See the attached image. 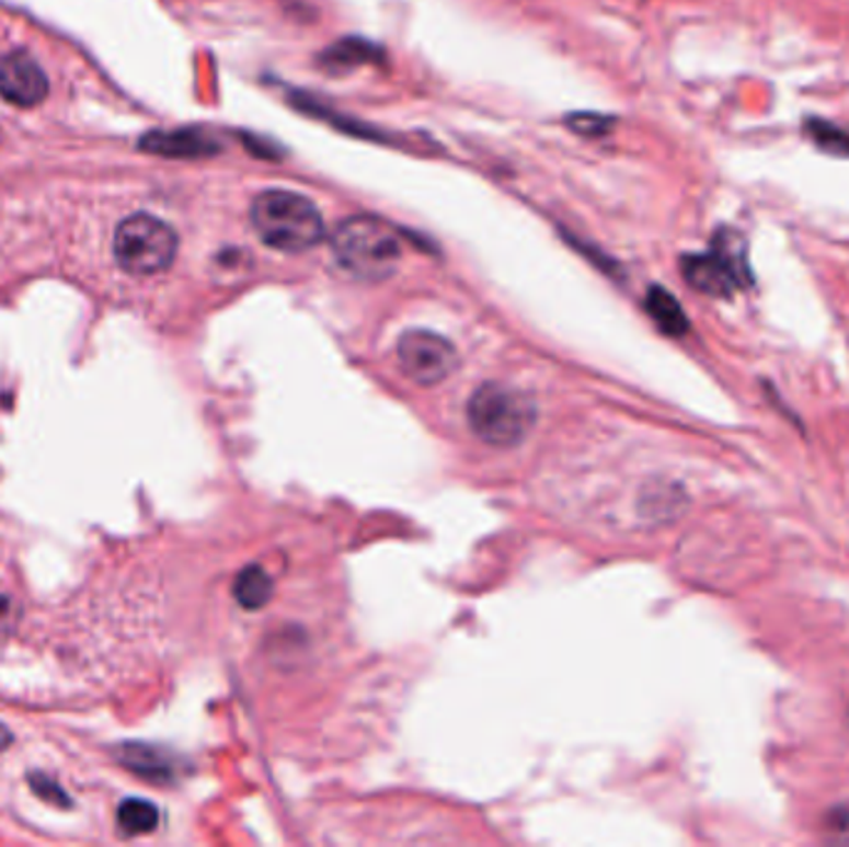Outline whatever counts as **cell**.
I'll list each match as a JSON object with an SVG mask.
<instances>
[{
    "mask_svg": "<svg viewBox=\"0 0 849 847\" xmlns=\"http://www.w3.org/2000/svg\"><path fill=\"white\" fill-rule=\"evenodd\" d=\"M18 623H21V604L11 592L0 590V639L13 634Z\"/></svg>",
    "mask_w": 849,
    "mask_h": 847,
    "instance_id": "obj_16",
    "label": "cell"
},
{
    "mask_svg": "<svg viewBox=\"0 0 849 847\" xmlns=\"http://www.w3.org/2000/svg\"><path fill=\"white\" fill-rule=\"evenodd\" d=\"M272 592H274L272 576L261 570V566H246L234 582V597L241 607L249 611H256L264 607V604L272 599Z\"/></svg>",
    "mask_w": 849,
    "mask_h": 847,
    "instance_id": "obj_13",
    "label": "cell"
},
{
    "mask_svg": "<svg viewBox=\"0 0 849 847\" xmlns=\"http://www.w3.org/2000/svg\"><path fill=\"white\" fill-rule=\"evenodd\" d=\"M142 147L164 157H209L219 152V145L207 137L202 129H176V133H160L142 139Z\"/></svg>",
    "mask_w": 849,
    "mask_h": 847,
    "instance_id": "obj_8",
    "label": "cell"
},
{
    "mask_svg": "<svg viewBox=\"0 0 849 847\" xmlns=\"http://www.w3.org/2000/svg\"><path fill=\"white\" fill-rule=\"evenodd\" d=\"M331 249L339 264L363 282H382L403 262V234L376 217H351L331 234Z\"/></svg>",
    "mask_w": 849,
    "mask_h": 847,
    "instance_id": "obj_1",
    "label": "cell"
},
{
    "mask_svg": "<svg viewBox=\"0 0 849 847\" xmlns=\"http://www.w3.org/2000/svg\"><path fill=\"white\" fill-rule=\"evenodd\" d=\"M680 274L696 291L715 296V299H731L735 291L753 284L748 244L741 231L721 227L713 234L711 249L680 259Z\"/></svg>",
    "mask_w": 849,
    "mask_h": 847,
    "instance_id": "obj_3",
    "label": "cell"
},
{
    "mask_svg": "<svg viewBox=\"0 0 849 847\" xmlns=\"http://www.w3.org/2000/svg\"><path fill=\"white\" fill-rule=\"evenodd\" d=\"M119 760L125 763L129 770L139 772L149 780H167L172 778V760L167 753L157 751L152 746H125L117 753Z\"/></svg>",
    "mask_w": 849,
    "mask_h": 847,
    "instance_id": "obj_11",
    "label": "cell"
},
{
    "mask_svg": "<svg viewBox=\"0 0 849 847\" xmlns=\"http://www.w3.org/2000/svg\"><path fill=\"white\" fill-rule=\"evenodd\" d=\"M176 254V234L167 221L133 214L115 234V259L129 274L152 276L170 268Z\"/></svg>",
    "mask_w": 849,
    "mask_h": 847,
    "instance_id": "obj_5",
    "label": "cell"
},
{
    "mask_svg": "<svg viewBox=\"0 0 849 847\" xmlns=\"http://www.w3.org/2000/svg\"><path fill=\"white\" fill-rule=\"evenodd\" d=\"M802 133H805L810 142H813L817 150H823L825 154L842 157V160L849 157V129L839 127L835 123H827V119L807 117L805 123H802Z\"/></svg>",
    "mask_w": 849,
    "mask_h": 847,
    "instance_id": "obj_12",
    "label": "cell"
},
{
    "mask_svg": "<svg viewBox=\"0 0 849 847\" xmlns=\"http://www.w3.org/2000/svg\"><path fill=\"white\" fill-rule=\"evenodd\" d=\"M569 127L574 129V133L578 135H586V137H601L611 129L613 119L604 117V115H592V113H578V115H572L566 119Z\"/></svg>",
    "mask_w": 849,
    "mask_h": 847,
    "instance_id": "obj_15",
    "label": "cell"
},
{
    "mask_svg": "<svg viewBox=\"0 0 849 847\" xmlns=\"http://www.w3.org/2000/svg\"><path fill=\"white\" fill-rule=\"evenodd\" d=\"M398 360L405 376L417 386H437L460 366V353L445 336L413 329L398 341Z\"/></svg>",
    "mask_w": 849,
    "mask_h": 847,
    "instance_id": "obj_6",
    "label": "cell"
},
{
    "mask_svg": "<svg viewBox=\"0 0 849 847\" xmlns=\"http://www.w3.org/2000/svg\"><path fill=\"white\" fill-rule=\"evenodd\" d=\"M31 783H33L35 793H37V796H43L45 800H50V803H62V805H68V803H70L68 796H65L62 790H60V786L55 783V780H50V778H45V776H33V778H31Z\"/></svg>",
    "mask_w": 849,
    "mask_h": 847,
    "instance_id": "obj_17",
    "label": "cell"
},
{
    "mask_svg": "<svg viewBox=\"0 0 849 847\" xmlns=\"http://www.w3.org/2000/svg\"><path fill=\"white\" fill-rule=\"evenodd\" d=\"M0 95L11 105L33 107L48 95V78L27 53H8L0 58Z\"/></svg>",
    "mask_w": 849,
    "mask_h": 847,
    "instance_id": "obj_7",
    "label": "cell"
},
{
    "mask_svg": "<svg viewBox=\"0 0 849 847\" xmlns=\"http://www.w3.org/2000/svg\"><path fill=\"white\" fill-rule=\"evenodd\" d=\"M11 741H13L11 731H8L5 725H0V753H3L8 746H11Z\"/></svg>",
    "mask_w": 849,
    "mask_h": 847,
    "instance_id": "obj_19",
    "label": "cell"
},
{
    "mask_svg": "<svg viewBox=\"0 0 849 847\" xmlns=\"http://www.w3.org/2000/svg\"><path fill=\"white\" fill-rule=\"evenodd\" d=\"M380 58H382V50H378L372 43L348 38V41H339L335 45H331V48L321 55V62H323V68L343 72V70L360 68V65H368V62L380 60Z\"/></svg>",
    "mask_w": 849,
    "mask_h": 847,
    "instance_id": "obj_10",
    "label": "cell"
},
{
    "mask_svg": "<svg viewBox=\"0 0 849 847\" xmlns=\"http://www.w3.org/2000/svg\"><path fill=\"white\" fill-rule=\"evenodd\" d=\"M537 421V405L527 393L502 384H484L468 403L472 433L494 448H512L525 440Z\"/></svg>",
    "mask_w": 849,
    "mask_h": 847,
    "instance_id": "obj_4",
    "label": "cell"
},
{
    "mask_svg": "<svg viewBox=\"0 0 849 847\" xmlns=\"http://www.w3.org/2000/svg\"><path fill=\"white\" fill-rule=\"evenodd\" d=\"M160 823V810L149 800L129 798L117 810V825L125 835H147L157 831Z\"/></svg>",
    "mask_w": 849,
    "mask_h": 847,
    "instance_id": "obj_14",
    "label": "cell"
},
{
    "mask_svg": "<svg viewBox=\"0 0 849 847\" xmlns=\"http://www.w3.org/2000/svg\"><path fill=\"white\" fill-rule=\"evenodd\" d=\"M827 831L849 840V805H837L827 813Z\"/></svg>",
    "mask_w": 849,
    "mask_h": 847,
    "instance_id": "obj_18",
    "label": "cell"
},
{
    "mask_svg": "<svg viewBox=\"0 0 849 847\" xmlns=\"http://www.w3.org/2000/svg\"><path fill=\"white\" fill-rule=\"evenodd\" d=\"M646 311L656 325L668 336H684L688 333L690 323L688 316L684 311V306L678 304V299L670 291H666L664 286H651L646 294Z\"/></svg>",
    "mask_w": 849,
    "mask_h": 847,
    "instance_id": "obj_9",
    "label": "cell"
},
{
    "mask_svg": "<svg viewBox=\"0 0 849 847\" xmlns=\"http://www.w3.org/2000/svg\"><path fill=\"white\" fill-rule=\"evenodd\" d=\"M251 225L268 247L291 251V254L313 249L325 237L319 207L288 190L261 192L251 204Z\"/></svg>",
    "mask_w": 849,
    "mask_h": 847,
    "instance_id": "obj_2",
    "label": "cell"
}]
</instances>
